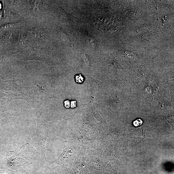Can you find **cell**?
Masks as SVG:
<instances>
[{
	"label": "cell",
	"instance_id": "cell-1",
	"mask_svg": "<svg viewBox=\"0 0 174 174\" xmlns=\"http://www.w3.org/2000/svg\"><path fill=\"white\" fill-rule=\"evenodd\" d=\"M74 79L76 83L77 84L83 83L84 81L83 76L81 74H76L74 76Z\"/></svg>",
	"mask_w": 174,
	"mask_h": 174
},
{
	"label": "cell",
	"instance_id": "cell-2",
	"mask_svg": "<svg viewBox=\"0 0 174 174\" xmlns=\"http://www.w3.org/2000/svg\"><path fill=\"white\" fill-rule=\"evenodd\" d=\"M142 124V121L140 119L137 120L133 122V125L136 127L140 126Z\"/></svg>",
	"mask_w": 174,
	"mask_h": 174
},
{
	"label": "cell",
	"instance_id": "cell-3",
	"mask_svg": "<svg viewBox=\"0 0 174 174\" xmlns=\"http://www.w3.org/2000/svg\"><path fill=\"white\" fill-rule=\"evenodd\" d=\"M64 106L66 108H69L70 106V101L68 100H65L64 102Z\"/></svg>",
	"mask_w": 174,
	"mask_h": 174
},
{
	"label": "cell",
	"instance_id": "cell-4",
	"mask_svg": "<svg viewBox=\"0 0 174 174\" xmlns=\"http://www.w3.org/2000/svg\"><path fill=\"white\" fill-rule=\"evenodd\" d=\"M76 101H72L70 103V107L71 108H73L76 107Z\"/></svg>",
	"mask_w": 174,
	"mask_h": 174
},
{
	"label": "cell",
	"instance_id": "cell-5",
	"mask_svg": "<svg viewBox=\"0 0 174 174\" xmlns=\"http://www.w3.org/2000/svg\"><path fill=\"white\" fill-rule=\"evenodd\" d=\"M33 4L34 5L35 8H37L39 4V2L38 1H35L33 2Z\"/></svg>",
	"mask_w": 174,
	"mask_h": 174
}]
</instances>
